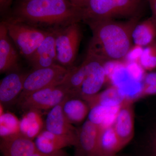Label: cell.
<instances>
[{
    "label": "cell",
    "instance_id": "cell-33",
    "mask_svg": "<svg viewBox=\"0 0 156 156\" xmlns=\"http://www.w3.org/2000/svg\"></svg>",
    "mask_w": 156,
    "mask_h": 156
},
{
    "label": "cell",
    "instance_id": "cell-4",
    "mask_svg": "<svg viewBox=\"0 0 156 156\" xmlns=\"http://www.w3.org/2000/svg\"><path fill=\"white\" fill-rule=\"evenodd\" d=\"M138 5V0H88L83 21L130 18L136 13Z\"/></svg>",
    "mask_w": 156,
    "mask_h": 156
},
{
    "label": "cell",
    "instance_id": "cell-28",
    "mask_svg": "<svg viewBox=\"0 0 156 156\" xmlns=\"http://www.w3.org/2000/svg\"><path fill=\"white\" fill-rule=\"evenodd\" d=\"M143 48L134 45L131 48L124 60L126 63L131 62H139L140 58L142 53Z\"/></svg>",
    "mask_w": 156,
    "mask_h": 156
},
{
    "label": "cell",
    "instance_id": "cell-29",
    "mask_svg": "<svg viewBox=\"0 0 156 156\" xmlns=\"http://www.w3.org/2000/svg\"><path fill=\"white\" fill-rule=\"evenodd\" d=\"M32 156H69L67 153L66 152L63 150L50 153H44L39 151L37 150Z\"/></svg>",
    "mask_w": 156,
    "mask_h": 156
},
{
    "label": "cell",
    "instance_id": "cell-12",
    "mask_svg": "<svg viewBox=\"0 0 156 156\" xmlns=\"http://www.w3.org/2000/svg\"><path fill=\"white\" fill-rule=\"evenodd\" d=\"M27 60L33 69L48 67L56 64L55 35L53 29L49 30L47 36Z\"/></svg>",
    "mask_w": 156,
    "mask_h": 156
},
{
    "label": "cell",
    "instance_id": "cell-7",
    "mask_svg": "<svg viewBox=\"0 0 156 156\" xmlns=\"http://www.w3.org/2000/svg\"><path fill=\"white\" fill-rule=\"evenodd\" d=\"M68 70L57 63L49 67L33 69L25 78L19 99L41 89L60 85Z\"/></svg>",
    "mask_w": 156,
    "mask_h": 156
},
{
    "label": "cell",
    "instance_id": "cell-14",
    "mask_svg": "<svg viewBox=\"0 0 156 156\" xmlns=\"http://www.w3.org/2000/svg\"><path fill=\"white\" fill-rule=\"evenodd\" d=\"M77 134L59 135L45 130L35 138L36 146L39 151L50 153L61 150L65 147L75 146L77 142Z\"/></svg>",
    "mask_w": 156,
    "mask_h": 156
},
{
    "label": "cell",
    "instance_id": "cell-8",
    "mask_svg": "<svg viewBox=\"0 0 156 156\" xmlns=\"http://www.w3.org/2000/svg\"><path fill=\"white\" fill-rule=\"evenodd\" d=\"M84 60L87 65V71L80 92L82 98L98 93L106 82L104 67L106 62L88 50Z\"/></svg>",
    "mask_w": 156,
    "mask_h": 156
},
{
    "label": "cell",
    "instance_id": "cell-11",
    "mask_svg": "<svg viewBox=\"0 0 156 156\" xmlns=\"http://www.w3.org/2000/svg\"><path fill=\"white\" fill-rule=\"evenodd\" d=\"M19 53L15 48L8 34L4 21L0 23V72L18 71Z\"/></svg>",
    "mask_w": 156,
    "mask_h": 156
},
{
    "label": "cell",
    "instance_id": "cell-3",
    "mask_svg": "<svg viewBox=\"0 0 156 156\" xmlns=\"http://www.w3.org/2000/svg\"><path fill=\"white\" fill-rule=\"evenodd\" d=\"M12 41L21 56L27 60L49 33L44 29L7 17L3 20Z\"/></svg>",
    "mask_w": 156,
    "mask_h": 156
},
{
    "label": "cell",
    "instance_id": "cell-19",
    "mask_svg": "<svg viewBox=\"0 0 156 156\" xmlns=\"http://www.w3.org/2000/svg\"><path fill=\"white\" fill-rule=\"evenodd\" d=\"M132 38L134 45L142 48L156 41V25L152 17L136 24L132 32Z\"/></svg>",
    "mask_w": 156,
    "mask_h": 156
},
{
    "label": "cell",
    "instance_id": "cell-27",
    "mask_svg": "<svg viewBox=\"0 0 156 156\" xmlns=\"http://www.w3.org/2000/svg\"><path fill=\"white\" fill-rule=\"evenodd\" d=\"M156 95V72L146 73L142 81L140 98Z\"/></svg>",
    "mask_w": 156,
    "mask_h": 156
},
{
    "label": "cell",
    "instance_id": "cell-23",
    "mask_svg": "<svg viewBox=\"0 0 156 156\" xmlns=\"http://www.w3.org/2000/svg\"><path fill=\"white\" fill-rule=\"evenodd\" d=\"M150 115L138 156H156V104Z\"/></svg>",
    "mask_w": 156,
    "mask_h": 156
},
{
    "label": "cell",
    "instance_id": "cell-24",
    "mask_svg": "<svg viewBox=\"0 0 156 156\" xmlns=\"http://www.w3.org/2000/svg\"><path fill=\"white\" fill-rule=\"evenodd\" d=\"M87 65L85 60L80 65L69 69L60 85L67 87L80 97L81 87L87 75Z\"/></svg>",
    "mask_w": 156,
    "mask_h": 156
},
{
    "label": "cell",
    "instance_id": "cell-15",
    "mask_svg": "<svg viewBox=\"0 0 156 156\" xmlns=\"http://www.w3.org/2000/svg\"><path fill=\"white\" fill-rule=\"evenodd\" d=\"M28 74V73H27ZM27 74L18 71L9 73L0 83V102L2 105H9L20 96L23 90Z\"/></svg>",
    "mask_w": 156,
    "mask_h": 156
},
{
    "label": "cell",
    "instance_id": "cell-31",
    "mask_svg": "<svg viewBox=\"0 0 156 156\" xmlns=\"http://www.w3.org/2000/svg\"><path fill=\"white\" fill-rule=\"evenodd\" d=\"M148 2L152 12L151 17L153 18L156 25V0H148Z\"/></svg>",
    "mask_w": 156,
    "mask_h": 156
},
{
    "label": "cell",
    "instance_id": "cell-26",
    "mask_svg": "<svg viewBox=\"0 0 156 156\" xmlns=\"http://www.w3.org/2000/svg\"><path fill=\"white\" fill-rule=\"evenodd\" d=\"M139 63L145 71L156 69V41L143 48Z\"/></svg>",
    "mask_w": 156,
    "mask_h": 156
},
{
    "label": "cell",
    "instance_id": "cell-22",
    "mask_svg": "<svg viewBox=\"0 0 156 156\" xmlns=\"http://www.w3.org/2000/svg\"><path fill=\"white\" fill-rule=\"evenodd\" d=\"M39 111L32 110L26 112L20 121V133L33 140L43 131L44 127V122Z\"/></svg>",
    "mask_w": 156,
    "mask_h": 156
},
{
    "label": "cell",
    "instance_id": "cell-20",
    "mask_svg": "<svg viewBox=\"0 0 156 156\" xmlns=\"http://www.w3.org/2000/svg\"><path fill=\"white\" fill-rule=\"evenodd\" d=\"M121 106L96 105L92 107L90 109L88 120L101 128L111 127L113 125Z\"/></svg>",
    "mask_w": 156,
    "mask_h": 156
},
{
    "label": "cell",
    "instance_id": "cell-13",
    "mask_svg": "<svg viewBox=\"0 0 156 156\" xmlns=\"http://www.w3.org/2000/svg\"><path fill=\"white\" fill-rule=\"evenodd\" d=\"M0 147L4 156H32L37 150L33 140L20 132L2 137Z\"/></svg>",
    "mask_w": 156,
    "mask_h": 156
},
{
    "label": "cell",
    "instance_id": "cell-10",
    "mask_svg": "<svg viewBox=\"0 0 156 156\" xmlns=\"http://www.w3.org/2000/svg\"><path fill=\"white\" fill-rule=\"evenodd\" d=\"M100 128L87 120L78 129L74 156H94Z\"/></svg>",
    "mask_w": 156,
    "mask_h": 156
},
{
    "label": "cell",
    "instance_id": "cell-1",
    "mask_svg": "<svg viewBox=\"0 0 156 156\" xmlns=\"http://www.w3.org/2000/svg\"><path fill=\"white\" fill-rule=\"evenodd\" d=\"M8 17L44 29H53L83 21L84 9L69 0H16Z\"/></svg>",
    "mask_w": 156,
    "mask_h": 156
},
{
    "label": "cell",
    "instance_id": "cell-30",
    "mask_svg": "<svg viewBox=\"0 0 156 156\" xmlns=\"http://www.w3.org/2000/svg\"><path fill=\"white\" fill-rule=\"evenodd\" d=\"M13 0H0V9L1 13L8 11Z\"/></svg>",
    "mask_w": 156,
    "mask_h": 156
},
{
    "label": "cell",
    "instance_id": "cell-21",
    "mask_svg": "<svg viewBox=\"0 0 156 156\" xmlns=\"http://www.w3.org/2000/svg\"><path fill=\"white\" fill-rule=\"evenodd\" d=\"M90 108L84 100L73 97L66 99L63 105V111L68 122L72 124L83 122L89 115Z\"/></svg>",
    "mask_w": 156,
    "mask_h": 156
},
{
    "label": "cell",
    "instance_id": "cell-5",
    "mask_svg": "<svg viewBox=\"0 0 156 156\" xmlns=\"http://www.w3.org/2000/svg\"><path fill=\"white\" fill-rule=\"evenodd\" d=\"M58 64L67 69L73 66L81 41L82 28L80 23L53 29Z\"/></svg>",
    "mask_w": 156,
    "mask_h": 156
},
{
    "label": "cell",
    "instance_id": "cell-6",
    "mask_svg": "<svg viewBox=\"0 0 156 156\" xmlns=\"http://www.w3.org/2000/svg\"><path fill=\"white\" fill-rule=\"evenodd\" d=\"M77 95L61 85L41 89L19 99L20 107L25 111L32 110L40 111L51 109L54 107Z\"/></svg>",
    "mask_w": 156,
    "mask_h": 156
},
{
    "label": "cell",
    "instance_id": "cell-25",
    "mask_svg": "<svg viewBox=\"0 0 156 156\" xmlns=\"http://www.w3.org/2000/svg\"><path fill=\"white\" fill-rule=\"evenodd\" d=\"M20 121L10 112L3 113L0 116V135L2 137L10 136L20 132Z\"/></svg>",
    "mask_w": 156,
    "mask_h": 156
},
{
    "label": "cell",
    "instance_id": "cell-16",
    "mask_svg": "<svg viewBox=\"0 0 156 156\" xmlns=\"http://www.w3.org/2000/svg\"><path fill=\"white\" fill-rule=\"evenodd\" d=\"M66 100L50 110L45 121V128L49 132L59 135L77 134L78 129L68 122L63 112Z\"/></svg>",
    "mask_w": 156,
    "mask_h": 156
},
{
    "label": "cell",
    "instance_id": "cell-9",
    "mask_svg": "<svg viewBox=\"0 0 156 156\" xmlns=\"http://www.w3.org/2000/svg\"><path fill=\"white\" fill-rule=\"evenodd\" d=\"M132 101L127 100L122 105L113 125L123 147L134 136V111Z\"/></svg>",
    "mask_w": 156,
    "mask_h": 156
},
{
    "label": "cell",
    "instance_id": "cell-17",
    "mask_svg": "<svg viewBox=\"0 0 156 156\" xmlns=\"http://www.w3.org/2000/svg\"><path fill=\"white\" fill-rule=\"evenodd\" d=\"M123 148L113 126L101 128L94 156H116Z\"/></svg>",
    "mask_w": 156,
    "mask_h": 156
},
{
    "label": "cell",
    "instance_id": "cell-18",
    "mask_svg": "<svg viewBox=\"0 0 156 156\" xmlns=\"http://www.w3.org/2000/svg\"><path fill=\"white\" fill-rule=\"evenodd\" d=\"M82 98L88 104L90 109L96 105L121 106L127 100L118 88L113 86H110L95 95Z\"/></svg>",
    "mask_w": 156,
    "mask_h": 156
},
{
    "label": "cell",
    "instance_id": "cell-32",
    "mask_svg": "<svg viewBox=\"0 0 156 156\" xmlns=\"http://www.w3.org/2000/svg\"><path fill=\"white\" fill-rule=\"evenodd\" d=\"M69 1L75 5L84 9L87 5L88 0H69Z\"/></svg>",
    "mask_w": 156,
    "mask_h": 156
},
{
    "label": "cell",
    "instance_id": "cell-2",
    "mask_svg": "<svg viewBox=\"0 0 156 156\" xmlns=\"http://www.w3.org/2000/svg\"><path fill=\"white\" fill-rule=\"evenodd\" d=\"M140 15L124 21L115 19L87 21L92 37L88 50L105 61H124L133 46L132 34Z\"/></svg>",
    "mask_w": 156,
    "mask_h": 156
}]
</instances>
